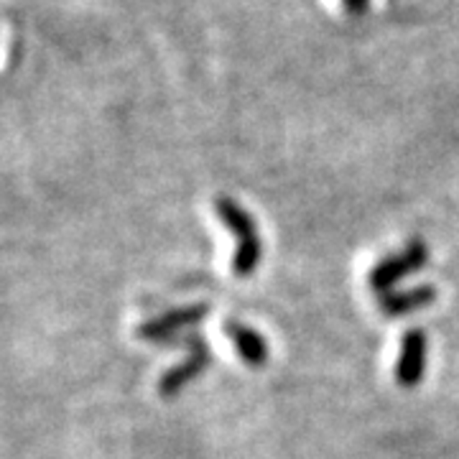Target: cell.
<instances>
[{
  "label": "cell",
  "mask_w": 459,
  "mask_h": 459,
  "mask_svg": "<svg viewBox=\"0 0 459 459\" xmlns=\"http://www.w3.org/2000/svg\"><path fill=\"white\" fill-rule=\"evenodd\" d=\"M437 289L434 286H416L409 291H391L380 296V312L385 316H403V314L419 312L429 304H434Z\"/></svg>",
  "instance_id": "7"
},
{
  "label": "cell",
  "mask_w": 459,
  "mask_h": 459,
  "mask_svg": "<svg viewBox=\"0 0 459 459\" xmlns=\"http://www.w3.org/2000/svg\"><path fill=\"white\" fill-rule=\"evenodd\" d=\"M427 352L429 340L427 332L421 327L409 329L403 334L401 342V355L395 362V383L401 388H416L424 380V370H427Z\"/></svg>",
  "instance_id": "3"
},
{
  "label": "cell",
  "mask_w": 459,
  "mask_h": 459,
  "mask_svg": "<svg viewBox=\"0 0 459 459\" xmlns=\"http://www.w3.org/2000/svg\"><path fill=\"white\" fill-rule=\"evenodd\" d=\"M225 332H228L230 342L235 344L238 355L243 358L246 365H250V368H263L268 362V355H271L268 352V344H265V340H263L255 329L247 327V325H240V322H228Z\"/></svg>",
  "instance_id": "6"
},
{
  "label": "cell",
  "mask_w": 459,
  "mask_h": 459,
  "mask_svg": "<svg viewBox=\"0 0 459 459\" xmlns=\"http://www.w3.org/2000/svg\"><path fill=\"white\" fill-rule=\"evenodd\" d=\"M186 344H189V358L161 377V385L159 388H161L164 395L179 394L186 383H192L195 377L202 376L207 370V365H210V350H207V344L197 340V337H186Z\"/></svg>",
  "instance_id": "4"
},
{
  "label": "cell",
  "mask_w": 459,
  "mask_h": 459,
  "mask_svg": "<svg viewBox=\"0 0 459 459\" xmlns=\"http://www.w3.org/2000/svg\"><path fill=\"white\" fill-rule=\"evenodd\" d=\"M214 210H217V217L222 220V225L238 240L235 255H232V273L240 276V279L253 276L258 271L263 258L261 235H258V225H255L253 214L230 197L217 199L214 202Z\"/></svg>",
  "instance_id": "1"
},
{
  "label": "cell",
  "mask_w": 459,
  "mask_h": 459,
  "mask_svg": "<svg viewBox=\"0 0 459 459\" xmlns=\"http://www.w3.org/2000/svg\"><path fill=\"white\" fill-rule=\"evenodd\" d=\"M344 3V11L350 13V16H362L365 11H368V3L370 0H342Z\"/></svg>",
  "instance_id": "8"
},
{
  "label": "cell",
  "mask_w": 459,
  "mask_h": 459,
  "mask_svg": "<svg viewBox=\"0 0 459 459\" xmlns=\"http://www.w3.org/2000/svg\"><path fill=\"white\" fill-rule=\"evenodd\" d=\"M429 263V247L424 240H411L409 246L403 247L401 253H394V255H388L385 261H380L370 271V289L376 291V294H391V289H394L398 281H403L411 273H416V271H421L424 265Z\"/></svg>",
  "instance_id": "2"
},
{
  "label": "cell",
  "mask_w": 459,
  "mask_h": 459,
  "mask_svg": "<svg viewBox=\"0 0 459 459\" xmlns=\"http://www.w3.org/2000/svg\"><path fill=\"white\" fill-rule=\"evenodd\" d=\"M207 304H195V307H184V309H174V312H166L164 316L153 319L141 327V334L146 340H171V334H177L181 327H189V325H197L204 319L207 314Z\"/></svg>",
  "instance_id": "5"
}]
</instances>
